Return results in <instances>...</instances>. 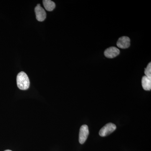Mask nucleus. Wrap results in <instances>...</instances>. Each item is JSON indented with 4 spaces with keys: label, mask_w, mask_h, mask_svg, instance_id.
Returning a JSON list of instances; mask_svg holds the SVG:
<instances>
[{
    "label": "nucleus",
    "mask_w": 151,
    "mask_h": 151,
    "mask_svg": "<svg viewBox=\"0 0 151 151\" xmlns=\"http://www.w3.org/2000/svg\"><path fill=\"white\" fill-rule=\"evenodd\" d=\"M4 151H12V150H6Z\"/></svg>",
    "instance_id": "nucleus-10"
},
{
    "label": "nucleus",
    "mask_w": 151,
    "mask_h": 151,
    "mask_svg": "<svg viewBox=\"0 0 151 151\" xmlns=\"http://www.w3.org/2000/svg\"><path fill=\"white\" fill-rule=\"evenodd\" d=\"M145 73L146 76L151 78V63H150L145 69Z\"/></svg>",
    "instance_id": "nucleus-9"
},
{
    "label": "nucleus",
    "mask_w": 151,
    "mask_h": 151,
    "mask_svg": "<svg viewBox=\"0 0 151 151\" xmlns=\"http://www.w3.org/2000/svg\"><path fill=\"white\" fill-rule=\"evenodd\" d=\"M116 129V126L113 123H109L106 124L100 129L99 135L101 137H106L113 133Z\"/></svg>",
    "instance_id": "nucleus-2"
},
{
    "label": "nucleus",
    "mask_w": 151,
    "mask_h": 151,
    "mask_svg": "<svg viewBox=\"0 0 151 151\" xmlns=\"http://www.w3.org/2000/svg\"><path fill=\"white\" fill-rule=\"evenodd\" d=\"M117 45L120 48H128L130 45V39L128 37L123 36L119 38L117 42Z\"/></svg>",
    "instance_id": "nucleus-6"
},
{
    "label": "nucleus",
    "mask_w": 151,
    "mask_h": 151,
    "mask_svg": "<svg viewBox=\"0 0 151 151\" xmlns=\"http://www.w3.org/2000/svg\"><path fill=\"white\" fill-rule=\"evenodd\" d=\"M43 4L45 8L49 12L53 10L55 7V4L54 2L50 0H44Z\"/></svg>",
    "instance_id": "nucleus-8"
},
{
    "label": "nucleus",
    "mask_w": 151,
    "mask_h": 151,
    "mask_svg": "<svg viewBox=\"0 0 151 151\" xmlns=\"http://www.w3.org/2000/svg\"><path fill=\"white\" fill-rule=\"evenodd\" d=\"M120 53V50L115 47H109L104 52V55L106 57L109 58H113L119 55Z\"/></svg>",
    "instance_id": "nucleus-5"
},
{
    "label": "nucleus",
    "mask_w": 151,
    "mask_h": 151,
    "mask_svg": "<svg viewBox=\"0 0 151 151\" xmlns=\"http://www.w3.org/2000/svg\"><path fill=\"white\" fill-rule=\"evenodd\" d=\"M35 11L37 20L39 22H42L45 20L46 17V13L43 8L41 6L40 4H38L36 6Z\"/></svg>",
    "instance_id": "nucleus-4"
},
{
    "label": "nucleus",
    "mask_w": 151,
    "mask_h": 151,
    "mask_svg": "<svg viewBox=\"0 0 151 151\" xmlns=\"http://www.w3.org/2000/svg\"><path fill=\"white\" fill-rule=\"evenodd\" d=\"M89 134V130L88 126L86 125H82L79 131V142L81 144H83L87 139Z\"/></svg>",
    "instance_id": "nucleus-3"
},
{
    "label": "nucleus",
    "mask_w": 151,
    "mask_h": 151,
    "mask_svg": "<svg viewBox=\"0 0 151 151\" xmlns=\"http://www.w3.org/2000/svg\"><path fill=\"white\" fill-rule=\"evenodd\" d=\"M17 85L19 89L21 90H27L29 88L30 81L28 76L25 72H20L17 78Z\"/></svg>",
    "instance_id": "nucleus-1"
},
{
    "label": "nucleus",
    "mask_w": 151,
    "mask_h": 151,
    "mask_svg": "<svg viewBox=\"0 0 151 151\" xmlns=\"http://www.w3.org/2000/svg\"><path fill=\"white\" fill-rule=\"evenodd\" d=\"M142 86L146 91H150L151 89V78L145 76L142 80Z\"/></svg>",
    "instance_id": "nucleus-7"
}]
</instances>
